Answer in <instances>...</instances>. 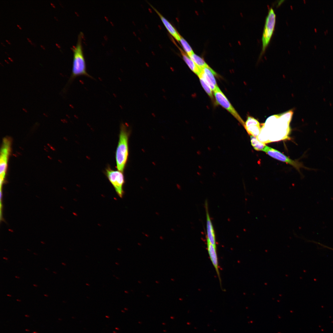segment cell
Segmentation results:
<instances>
[{"label": "cell", "mask_w": 333, "mask_h": 333, "mask_svg": "<svg viewBox=\"0 0 333 333\" xmlns=\"http://www.w3.org/2000/svg\"><path fill=\"white\" fill-rule=\"evenodd\" d=\"M188 56L198 67L202 69L208 66L203 58L194 53Z\"/></svg>", "instance_id": "obj_15"}, {"label": "cell", "mask_w": 333, "mask_h": 333, "mask_svg": "<svg viewBox=\"0 0 333 333\" xmlns=\"http://www.w3.org/2000/svg\"><path fill=\"white\" fill-rule=\"evenodd\" d=\"M198 76L199 79L201 84L205 92L211 98L213 99L212 90L211 88L200 75H199Z\"/></svg>", "instance_id": "obj_18"}, {"label": "cell", "mask_w": 333, "mask_h": 333, "mask_svg": "<svg viewBox=\"0 0 333 333\" xmlns=\"http://www.w3.org/2000/svg\"><path fill=\"white\" fill-rule=\"evenodd\" d=\"M259 125L260 124L257 119L251 116H249L247 117L246 121L245 122L244 127L245 128L251 126Z\"/></svg>", "instance_id": "obj_19"}, {"label": "cell", "mask_w": 333, "mask_h": 333, "mask_svg": "<svg viewBox=\"0 0 333 333\" xmlns=\"http://www.w3.org/2000/svg\"><path fill=\"white\" fill-rule=\"evenodd\" d=\"M129 134L128 126L125 124H121L115 158L117 168L118 170L122 172L124 170L128 158Z\"/></svg>", "instance_id": "obj_3"}, {"label": "cell", "mask_w": 333, "mask_h": 333, "mask_svg": "<svg viewBox=\"0 0 333 333\" xmlns=\"http://www.w3.org/2000/svg\"><path fill=\"white\" fill-rule=\"evenodd\" d=\"M34 253V254H35V255H37V254H36V253Z\"/></svg>", "instance_id": "obj_32"}, {"label": "cell", "mask_w": 333, "mask_h": 333, "mask_svg": "<svg viewBox=\"0 0 333 333\" xmlns=\"http://www.w3.org/2000/svg\"><path fill=\"white\" fill-rule=\"evenodd\" d=\"M290 123L282 119L279 114L270 117L261 124V131L257 138L265 144L288 139Z\"/></svg>", "instance_id": "obj_1"}, {"label": "cell", "mask_w": 333, "mask_h": 333, "mask_svg": "<svg viewBox=\"0 0 333 333\" xmlns=\"http://www.w3.org/2000/svg\"><path fill=\"white\" fill-rule=\"evenodd\" d=\"M263 151L271 157L279 161L288 163L299 171L302 167H305L300 162L294 161L287 157L278 150L266 146Z\"/></svg>", "instance_id": "obj_7"}, {"label": "cell", "mask_w": 333, "mask_h": 333, "mask_svg": "<svg viewBox=\"0 0 333 333\" xmlns=\"http://www.w3.org/2000/svg\"><path fill=\"white\" fill-rule=\"evenodd\" d=\"M205 205L206 216L207 240L212 245L216 246L215 232L208 213L207 202H206Z\"/></svg>", "instance_id": "obj_9"}, {"label": "cell", "mask_w": 333, "mask_h": 333, "mask_svg": "<svg viewBox=\"0 0 333 333\" xmlns=\"http://www.w3.org/2000/svg\"><path fill=\"white\" fill-rule=\"evenodd\" d=\"M45 269H46V270H49V269H48L47 268H45Z\"/></svg>", "instance_id": "obj_33"}, {"label": "cell", "mask_w": 333, "mask_h": 333, "mask_svg": "<svg viewBox=\"0 0 333 333\" xmlns=\"http://www.w3.org/2000/svg\"><path fill=\"white\" fill-rule=\"evenodd\" d=\"M6 41L9 44H10V42H9L8 40H6Z\"/></svg>", "instance_id": "obj_28"}, {"label": "cell", "mask_w": 333, "mask_h": 333, "mask_svg": "<svg viewBox=\"0 0 333 333\" xmlns=\"http://www.w3.org/2000/svg\"><path fill=\"white\" fill-rule=\"evenodd\" d=\"M179 41L180 42L185 52L188 56L194 53L189 44L181 36Z\"/></svg>", "instance_id": "obj_17"}, {"label": "cell", "mask_w": 333, "mask_h": 333, "mask_svg": "<svg viewBox=\"0 0 333 333\" xmlns=\"http://www.w3.org/2000/svg\"><path fill=\"white\" fill-rule=\"evenodd\" d=\"M207 250L210 260L216 272L218 277L220 278L218 268V263L217 256L216 246L212 245L208 240H207Z\"/></svg>", "instance_id": "obj_10"}, {"label": "cell", "mask_w": 333, "mask_h": 333, "mask_svg": "<svg viewBox=\"0 0 333 333\" xmlns=\"http://www.w3.org/2000/svg\"><path fill=\"white\" fill-rule=\"evenodd\" d=\"M8 154L2 153L1 154L0 164V178L4 179L6 171L7 166V158Z\"/></svg>", "instance_id": "obj_14"}, {"label": "cell", "mask_w": 333, "mask_h": 333, "mask_svg": "<svg viewBox=\"0 0 333 333\" xmlns=\"http://www.w3.org/2000/svg\"><path fill=\"white\" fill-rule=\"evenodd\" d=\"M251 144L254 149L257 151H263L266 146L265 144L259 141L256 137L250 136Z\"/></svg>", "instance_id": "obj_13"}, {"label": "cell", "mask_w": 333, "mask_h": 333, "mask_svg": "<svg viewBox=\"0 0 333 333\" xmlns=\"http://www.w3.org/2000/svg\"><path fill=\"white\" fill-rule=\"evenodd\" d=\"M53 273H55V274H57V273H56V272H54V271H53Z\"/></svg>", "instance_id": "obj_31"}, {"label": "cell", "mask_w": 333, "mask_h": 333, "mask_svg": "<svg viewBox=\"0 0 333 333\" xmlns=\"http://www.w3.org/2000/svg\"><path fill=\"white\" fill-rule=\"evenodd\" d=\"M17 26H18V27H19V28L20 29H21V27H19V25H17Z\"/></svg>", "instance_id": "obj_29"}, {"label": "cell", "mask_w": 333, "mask_h": 333, "mask_svg": "<svg viewBox=\"0 0 333 333\" xmlns=\"http://www.w3.org/2000/svg\"><path fill=\"white\" fill-rule=\"evenodd\" d=\"M146 296L147 297H150V296L149 295H147Z\"/></svg>", "instance_id": "obj_34"}, {"label": "cell", "mask_w": 333, "mask_h": 333, "mask_svg": "<svg viewBox=\"0 0 333 333\" xmlns=\"http://www.w3.org/2000/svg\"><path fill=\"white\" fill-rule=\"evenodd\" d=\"M44 295L45 296H48L46 294H44Z\"/></svg>", "instance_id": "obj_38"}, {"label": "cell", "mask_w": 333, "mask_h": 333, "mask_svg": "<svg viewBox=\"0 0 333 333\" xmlns=\"http://www.w3.org/2000/svg\"><path fill=\"white\" fill-rule=\"evenodd\" d=\"M7 295L9 296H11L10 295H9V294H7Z\"/></svg>", "instance_id": "obj_36"}, {"label": "cell", "mask_w": 333, "mask_h": 333, "mask_svg": "<svg viewBox=\"0 0 333 333\" xmlns=\"http://www.w3.org/2000/svg\"><path fill=\"white\" fill-rule=\"evenodd\" d=\"M8 58H9V59L10 60H11V61H12V60H11V59H10V58H9V57H8Z\"/></svg>", "instance_id": "obj_37"}, {"label": "cell", "mask_w": 333, "mask_h": 333, "mask_svg": "<svg viewBox=\"0 0 333 333\" xmlns=\"http://www.w3.org/2000/svg\"><path fill=\"white\" fill-rule=\"evenodd\" d=\"M105 173L117 194L120 197L122 198L124 193L123 187L125 183L123 172L118 170H113L108 166L106 169Z\"/></svg>", "instance_id": "obj_5"}, {"label": "cell", "mask_w": 333, "mask_h": 333, "mask_svg": "<svg viewBox=\"0 0 333 333\" xmlns=\"http://www.w3.org/2000/svg\"><path fill=\"white\" fill-rule=\"evenodd\" d=\"M199 75L213 91L218 87L214 77L216 73L209 66L202 68L201 72Z\"/></svg>", "instance_id": "obj_8"}, {"label": "cell", "mask_w": 333, "mask_h": 333, "mask_svg": "<svg viewBox=\"0 0 333 333\" xmlns=\"http://www.w3.org/2000/svg\"><path fill=\"white\" fill-rule=\"evenodd\" d=\"M27 39L28 40L29 42H30L32 44V43H31V41H30V40L28 38H27Z\"/></svg>", "instance_id": "obj_20"}, {"label": "cell", "mask_w": 333, "mask_h": 333, "mask_svg": "<svg viewBox=\"0 0 333 333\" xmlns=\"http://www.w3.org/2000/svg\"><path fill=\"white\" fill-rule=\"evenodd\" d=\"M33 285V286H34L35 287H37V285H35V284H34Z\"/></svg>", "instance_id": "obj_24"}, {"label": "cell", "mask_w": 333, "mask_h": 333, "mask_svg": "<svg viewBox=\"0 0 333 333\" xmlns=\"http://www.w3.org/2000/svg\"><path fill=\"white\" fill-rule=\"evenodd\" d=\"M330 249H332V250H333V249H331V248H330Z\"/></svg>", "instance_id": "obj_39"}, {"label": "cell", "mask_w": 333, "mask_h": 333, "mask_svg": "<svg viewBox=\"0 0 333 333\" xmlns=\"http://www.w3.org/2000/svg\"><path fill=\"white\" fill-rule=\"evenodd\" d=\"M155 282L157 284H159V282L158 281H155Z\"/></svg>", "instance_id": "obj_23"}, {"label": "cell", "mask_w": 333, "mask_h": 333, "mask_svg": "<svg viewBox=\"0 0 333 333\" xmlns=\"http://www.w3.org/2000/svg\"><path fill=\"white\" fill-rule=\"evenodd\" d=\"M177 46L180 50L183 59L186 64L192 71L198 76L201 72L202 69L198 67L181 48Z\"/></svg>", "instance_id": "obj_12"}, {"label": "cell", "mask_w": 333, "mask_h": 333, "mask_svg": "<svg viewBox=\"0 0 333 333\" xmlns=\"http://www.w3.org/2000/svg\"><path fill=\"white\" fill-rule=\"evenodd\" d=\"M276 21V14L273 9L269 10L266 16L262 37L261 53L264 51L273 33Z\"/></svg>", "instance_id": "obj_4"}, {"label": "cell", "mask_w": 333, "mask_h": 333, "mask_svg": "<svg viewBox=\"0 0 333 333\" xmlns=\"http://www.w3.org/2000/svg\"><path fill=\"white\" fill-rule=\"evenodd\" d=\"M154 10L160 18L161 21L171 35L178 41H179L181 36L171 24L163 16H162L156 9L153 7Z\"/></svg>", "instance_id": "obj_11"}, {"label": "cell", "mask_w": 333, "mask_h": 333, "mask_svg": "<svg viewBox=\"0 0 333 333\" xmlns=\"http://www.w3.org/2000/svg\"><path fill=\"white\" fill-rule=\"evenodd\" d=\"M51 5H52V6H53V7H55V6H54V5H53V4H52V3H51Z\"/></svg>", "instance_id": "obj_25"}, {"label": "cell", "mask_w": 333, "mask_h": 333, "mask_svg": "<svg viewBox=\"0 0 333 333\" xmlns=\"http://www.w3.org/2000/svg\"><path fill=\"white\" fill-rule=\"evenodd\" d=\"M138 282L139 284H141L142 283V282L140 281H138Z\"/></svg>", "instance_id": "obj_26"}, {"label": "cell", "mask_w": 333, "mask_h": 333, "mask_svg": "<svg viewBox=\"0 0 333 333\" xmlns=\"http://www.w3.org/2000/svg\"><path fill=\"white\" fill-rule=\"evenodd\" d=\"M171 281H173V282L175 281V279L174 278H172L171 279Z\"/></svg>", "instance_id": "obj_22"}, {"label": "cell", "mask_w": 333, "mask_h": 333, "mask_svg": "<svg viewBox=\"0 0 333 333\" xmlns=\"http://www.w3.org/2000/svg\"><path fill=\"white\" fill-rule=\"evenodd\" d=\"M3 259H4L5 260H7L8 259V258H6V257H3Z\"/></svg>", "instance_id": "obj_21"}, {"label": "cell", "mask_w": 333, "mask_h": 333, "mask_svg": "<svg viewBox=\"0 0 333 333\" xmlns=\"http://www.w3.org/2000/svg\"><path fill=\"white\" fill-rule=\"evenodd\" d=\"M15 278H20L19 277L17 276H15Z\"/></svg>", "instance_id": "obj_27"}, {"label": "cell", "mask_w": 333, "mask_h": 333, "mask_svg": "<svg viewBox=\"0 0 333 333\" xmlns=\"http://www.w3.org/2000/svg\"><path fill=\"white\" fill-rule=\"evenodd\" d=\"M41 47H42V48H43V49H45V48H44V47H43V46H42L41 45Z\"/></svg>", "instance_id": "obj_30"}, {"label": "cell", "mask_w": 333, "mask_h": 333, "mask_svg": "<svg viewBox=\"0 0 333 333\" xmlns=\"http://www.w3.org/2000/svg\"><path fill=\"white\" fill-rule=\"evenodd\" d=\"M62 264L63 265H65V264L64 263H62Z\"/></svg>", "instance_id": "obj_35"}, {"label": "cell", "mask_w": 333, "mask_h": 333, "mask_svg": "<svg viewBox=\"0 0 333 333\" xmlns=\"http://www.w3.org/2000/svg\"><path fill=\"white\" fill-rule=\"evenodd\" d=\"M213 92L217 104L227 110L244 126L245 122L219 87Z\"/></svg>", "instance_id": "obj_6"}, {"label": "cell", "mask_w": 333, "mask_h": 333, "mask_svg": "<svg viewBox=\"0 0 333 333\" xmlns=\"http://www.w3.org/2000/svg\"><path fill=\"white\" fill-rule=\"evenodd\" d=\"M247 133L250 135L257 137L260 134L261 130L260 125L249 126L245 128Z\"/></svg>", "instance_id": "obj_16"}, {"label": "cell", "mask_w": 333, "mask_h": 333, "mask_svg": "<svg viewBox=\"0 0 333 333\" xmlns=\"http://www.w3.org/2000/svg\"><path fill=\"white\" fill-rule=\"evenodd\" d=\"M84 34L80 32L78 35L76 45L72 48L73 52V60L72 73L63 92H66L67 88L76 78L81 76L93 79L87 72L85 60L83 53L82 41Z\"/></svg>", "instance_id": "obj_2"}]
</instances>
